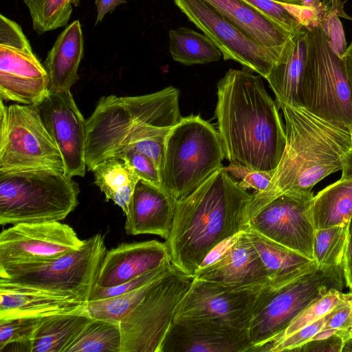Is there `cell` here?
I'll return each instance as SVG.
<instances>
[{"label":"cell","instance_id":"6da1fadb","mask_svg":"<svg viewBox=\"0 0 352 352\" xmlns=\"http://www.w3.org/2000/svg\"><path fill=\"white\" fill-rule=\"evenodd\" d=\"M252 72L230 69L217 82L218 133L230 164L272 172L285 150V127L262 76Z\"/></svg>","mask_w":352,"mask_h":352},{"label":"cell","instance_id":"7a4b0ae2","mask_svg":"<svg viewBox=\"0 0 352 352\" xmlns=\"http://www.w3.org/2000/svg\"><path fill=\"white\" fill-rule=\"evenodd\" d=\"M252 199V195L222 166L192 193L177 200L165 239L171 263L194 278L212 250L248 228Z\"/></svg>","mask_w":352,"mask_h":352},{"label":"cell","instance_id":"3957f363","mask_svg":"<svg viewBox=\"0 0 352 352\" xmlns=\"http://www.w3.org/2000/svg\"><path fill=\"white\" fill-rule=\"evenodd\" d=\"M286 144L267 188L252 194L250 219L282 194L310 200L313 188L342 170L352 148V131L344 124L322 118L302 105L283 104Z\"/></svg>","mask_w":352,"mask_h":352},{"label":"cell","instance_id":"277c9868","mask_svg":"<svg viewBox=\"0 0 352 352\" xmlns=\"http://www.w3.org/2000/svg\"><path fill=\"white\" fill-rule=\"evenodd\" d=\"M179 91L170 86L137 96H102L85 122L89 170L126 148L167 133L182 118Z\"/></svg>","mask_w":352,"mask_h":352},{"label":"cell","instance_id":"5b68a950","mask_svg":"<svg viewBox=\"0 0 352 352\" xmlns=\"http://www.w3.org/2000/svg\"><path fill=\"white\" fill-rule=\"evenodd\" d=\"M79 192L64 173L0 172V224L60 221L78 206Z\"/></svg>","mask_w":352,"mask_h":352},{"label":"cell","instance_id":"8992f818","mask_svg":"<svg viewBox=\"0 0 352 352\" xmlns=\"http://www.w3.org/2000/svg\"><path fill=\"white\" fill-rule=\"evenodd\" d=\"M225 157L218 131L199 115L182 117L166 140L161 187L179 200L195 190Z\"/></svg>","mask_w":352,"mask_h":352},{"label":"cell","instance_id":"52a82bcc","mask_svg":"<svg viewBox=\"0 0 352 352\" xmlns=\"http://www.w3.org/2000/svg\"><path fill=\"white\" fill-rule=\"evenodd\" d=\"M307 58L300 105L352 131V89L344 61L320 23L307 26Z\"/></svg>","mask_w":352,"mask_h":352},{"label":"cell","instance_id":"ba28073f","mask_svg":"<svg viewBox=\"0 0 352 352\" xmlns=\"http://www.w3.org/2000/svg\"><path fill=\"white\" fill-rule=\"evenodd\" d=\"M341 267H318L278 286L267 285L258 294L249 327L250 352L272 342L306 307L331 289H343Z\"/></svg>","mask_w":352,"mask_h":352},{"label":"cell","instance_id":"9c48e42d","mask_svg":"<svg viewBox=\"0 0 352 352\" xmlns=\"http://www.w3.org/2000/svg\"><path fill=\"white\" fill-rule=\"evenodd\" d=\"M0 172L52 170L65 173L60 152L41 118L38 105L0 100Z\"/></svg>","mask_w":352,"mask_h":352},{"label":"cell","instance_id":"30bf717a","mask_svg":"<svg viewBox=\"0 0 352 352\" xmlns=\"http://www.w3.org/2000/svg\"><path fill=\"white\" fill-rule=\"evenodd\" d=\"M107 251L104 237L96 234L53 260L0 270V283L71 293L87 303Z\"/></svg>","mask_w":352,"mask_h":352},{"label":"cell","instance_id":"8fae6325","mask_svg":"<svg viewBox=\"0 0 352 352\" xmlns=\"http://www.w3.org/2000/svg\"><path fill=\"white\" fill-rule=\"evenodd\" d=\"M192 279L173 265L152 282L143 298L120 323L121 352H160Z\"/></svg>","mask_w":352,"mask_h":352},{"label":"cell","instance_id":"7c38bea8","mask_svg":"<svg viewBox=\"0 0 352 352\" xmlns=\"http://www.w3.org/2000/svg\"><path fill=\"white\" fill-rule=\"evenodd\" d=\"M49 77L20 25L0 15V98L39 105L48 96Z\"/></svg>","mask_w":352,"mask_h":352},{"label":"cell","instance_id":"4fadbf2b","mask_svg":"<svg viewBox=\"0 0 352 352\" xmlns=\"http://www.w3.org/2000/svg\"><path fill=\"white\" fill-rule=\"evenodd\" d=\"M83 243L72 227L60 221L14 224L0 234V270L49 261Z\"/></svg>","mask_w":352,"mask_h":352},{"label":"cell","instance_id":"5bb4252c","mask_svg":"<svg viewBox=\"0 0 352 352\" xmlns=\"http://www.w3.org/2000/svg\"><path fill=\"white\" fill-rule=\"evenodd\" d=\"M174 2L214 43L225 60H234L243 68L265 78L278 60L279 56L256 43L203 0H174Z\"/></svg>","mask_w":352,"mask_h":352},{"label":"cell","instance_id":"9a60e30c","mask_svg":"<svg viewBox=\"0 0 352 352\" xmlns=\"http://www.w3.org/2000/svg\"><path fill=\"white\" fill-rule=\"evenodd\" d=\"M262 289L235 287L193 278L174 320H208L249 330L255 302Z\"/></svg>","mask_w":352,"mask_h":352},{"label":"cell","instance_id":"2e32d148","mask_svg":"<svg viewBox=\"0 0 352 352\" xmlns=\"http://www.w3.org/2000/svg\"><path fill=\"white\" fill-rule=\"evenodd\" d=\"M310 200L282 194L250 217L248 228L314 261L316 228Z\"/></svg>","mask_w":352,"mask_h":352},{"label":"cell","instance_id":"e0dca14e","mask_svg":"<svg viewBox=\"0 0 352 352\" xmlns=\"http://www.w3.org/2000/svg\"><path fill=\"white\" fill-rule=\"evenodd\" d=\"M204 260L194 276L201 280L240 287L262 289L270 285L268 273L245 231L223 241ZM213 251V250H212Z\"/></svg>","mask_w":352,"mask_h":352},{"label":"cell","instance_id":"ac0fdd59","mask_svg":"<svg viewBox=\"0 0 352 352\" xmlns=\"http://www.w3.org/2000/svg\"><path fill=\"white\" fill-rule=\"evenodd\" d=\"M43 122L58 146L71 177H83L85 162V122L70 91L50 92L38 105Z\"/></svg>","mask_w":352,"mask_h":352},{"label":"cell","instance_id":"d6986e66","mask_svg":"<svg viewBox=\"0 0 352 352\" xmlns=\"http://www.w3.org/2000/svg\"><path fill=\"white\" fill-rule=\"evenodd\" d=\"M249 330L202 320L175 319L160 352H250Z\"/></svg>","mask_w":352,"mask_h":352},{"label":"cell","instance_id":"ffe728a7","mask_svg":"<svg viewBox=\"0 0 352 352\" xmlns=\"http://www.w3.org/2000/svg\"><path fill=\"white\" fill-rule=\"evenodd\" d=\"M170 260L166 243L157 240L123 243L107 251L96 285L110 287L122 284Z\"/></svg>","mask_w":352,"mask_h":352},{"label":"cell","instance_id":"44dd1931","mask_svg":"<svg viewBox=\"0 0 352 352\" xmlns=\"http://www.w3.org/2000/svg\"><path fill=\"white\" fill-rule=\"evenodd\" d=\"M86 305L71 293L0 283V320L85 312Z\"/></svg>","mask_w":352,"mask_h":352},{"label":"cell","instance_id":"7402d4cb","mask_svg":"<svg viewBox=\"0 0 352 352\" xmlns=\"http://www.w3.org/2000/svg\"><path fill=\"white\" fill-rule=\"evenodd\" d=\"M176 201L162 187L140 180L125 215L126 233L155 234L166 239L172 227Z\"/></svg>","mask_w":352,"mask_h":352},{"label":"cell","instance_id":"603a6c76","mask_svg":"<svg viewBox=\"0 0 352 352\" xmlns=\"http://www.w3.org/2000/svg\"><path fill=\"white\" fill-rule=\"evenodd\" d=\"M258 45L280 56L292 34L242 0H203Z\"/></svg>","mask_w":352,"mask_h":352},{"label":"cell","instance_id":"cb8c5ba5","mask_svg":"<svg viewBox=\"0 0 352 352\" xmlns=\"http://www.w3.org/2000/svg\"><path fill=\"white\" fill-rule=\"evenodd\" d=\"M307 28L291 34L276 63L265 78L273 91L278 107L300 104L299 89L307 58Z\"/></svg>","mask_w":352,"mask_h":352},{"label":"cell","instance_id":"d4e9b609","mask_svg":"<svg viewBox=\"0 0 352 352\" xmlns=\"http://www.w3.org/2000/svg\"><path fill=\"white\" fill-rule=\"evenodd\" d=\"M83 52L82 32L80 21L76 20L57 37L45 60L50 92L70 91L78 80V69Z\"/></svg>","mask_w":352,"mask_h":352},{"label":"cell","instance_id":"484cf974","mask_svg":"<svg viewBox=\"0 0 352 352\" xmlns=\"http://www.w3.org/2000/svg\"><path fill=\"white\" fill-rule=\"evenodd\" d=\"M245 232L268 273L270 285L285 284L318 268L314 261L271 241L250 228Z\"/></svg>","mask_w":352,"mask_h":352},{"label":"cell","instance_id":"4316f807","mask_svg":"<svg viewBox=\"0 0 352 352\" xmlns=\"http://www.w3.org/2000/svg\"><path fill=\"white\" fill-rule=\"evenodd\" d=\"M92 320L85 312L42 317L30 340V352H65Z\"/></svg>","mask_w":352,"mask_h":352},{"label":"cell","instance_id":"83f0119b","mask_svg":"<svg viewBox=\"0 0 352 352\" xmlns=\"http://www.w3.org/2000/svg\"><path fill=\"white\" fill-rule=\"evenodd\" d=\"M316 229L352 221V179H340L329 184L310 200Z\"/></svg>","mask_w":352,"mask_h":352},{"label":"cell","instance_id":"f1b7e54d","mask_svg":"<svg viewBox=\"0 0 352 352\" xmlns=\"http://www.w3.org/2000/svg\"><path fill=\"white\" fill-rule=\"evenodd\" d=\"M92 171L94 182L104 194L106 201L111 200L126 215L140 181L133 170L122 159L111 157L98 164Z\"/></svg>","mask_w":352,"mask_h":352},{"label":"cell","instance_id":"f546056e","mask_svg":"<svg viewBox=\"0 0 352 352\" xmlns=\"http://www.w3.org/2000/svg\"><path fill=\"white\" fill-rule=\"evenodd\" d=\"M173 59L185 65L206 64L220 60L221 52L204 34L179 27L168 32Z\"/></svg>","mask_w":352,"mask_h":352},{"label":"cell","instance_id":"4dcf8cb0","mask_svg":"<svg viewBox=\"0 0 352 352\" xmlns=\"http://www.w3.org/2000/svg\"><path fill=\"white\" fill-rule=\"evenodd\" d=\"M119 324L92 318L65 352H121Z\"/></svg>","mask_w":352,"mask_h":352},{"label":"cell","instance_id":"1f68e13d","mask_svg":"<svg viewBox=\"0 0 352 352\" xmlns=\"http://www.w3.org/2000/svg\"><path fill=\"white\" fill-rule=\"evenodd\" d=\"M351 221L331 227L316 229L314 260L318 267H341L348 249Z\"/></svg>","mask_w":352,"mask_h":352},{"label":"cell","instance_id":"d6a6232c","mask_svg":"<svg viewBox=\"0 0 352 352\" xmlns=\"http://www.w3.org/2000/svg\"><path fill=\"white\" fill-rule=\"evenodd\" d=\"M32 21L34 30L38 34L66 27L72 13V6L80 0H23Z\"/></svg>","mask_w":352,"mask_h":352},{"label":"cell","instance_id":"836d02e7","mask_svg":"<svg viewBox=\"0 0 352 352\" xmlns=\"http://www.w3.org/2000/svg\"><path fill=\"white\" fill-rule=\"evenodd\" d=\"M153 281L127 293L102 300H90L87 303L85 313L91 318L102 319L120 324L122 320L143 298Z\"/></svg>","mask_w":352,"mask_h":352},{"label":"cell","instance_id":"e575fe53","mask_svg":"<svg viewBox=\"0 0 352 352\" xmlns=\"http://www.w3.org/2000/svg\"><path fill=\"white\" fill-rule=\"evenodd\" d=\"M348 293L331 289L327 294L316 299L300 311L285 329L273 340L289 336L306 326L327 315L335 307L344 300ZM272 340V341H273Z\"/></svg>","mask_w":352,"mask_h":352},{"label":"cell","instance_id":"d590c367","mask_svg":"<svg viewBox=\"0 0 352 352\" xmlns=\"http://www.w3.org/2000/svg\"><path fill=\"white\" fill-rule=\"evenodd\" d=\"M41 318L23 317L0 320V351L13 343L29 344Z\"/></svg>","mask_w":352,"mask_h":352},{"label":"cell","instance_id":"8d00e7d4","mask_svg":"<svg viewBox=\"0 0 352 352\" xmlns=\"http://www.w3.org/2000/svg\"><path fill=\"white\" fill-rule=\"evenodd\" d=\"M173 266L170 261H168L158 267L122 284L110 287H102L96 285L91 292L89 301L102 300L133 291L162 276Z\"/></svg>","mask_w":352,"mask_h":352},{"label":"cell","instance_id":"74e56055","mask_svg":"<svg viewBox=\"0 0 352 352\" xmlns=\"http://www.w3.org/2000/svg\"><path fill=\"white\" fill-rule=\"evenodd\" d=\"M293 34L302 25L292 8L274 0H242Z\"/></svg>","mask_w":352,"mask_h":352},{"label":"cell","instance_id":"f35d334b","mask_svg":"<svg viewBox=\"0 0 352 352\" xmlns=\"http://www.w3.org/2000/svg\"><path fill=\"white\" fill-rule=\"evenodd\" d=\"M326 316L289 336L274 340L266 344L259 349L258 352L295 351L298 348L309 342L323 329Z\"/></svg>","mask_w":352,"mask_h":352},{"label":"cell","instance_id":"ab89813d","mask_svg":"<svg viewBox=\"0 0 352 352\" xmlns=\"http://www.w3.org/2000/svg\"><path fill=\"white\" fill-rule=\"evenodd\" d=\"M112 157L124 160L133 170L140 180L161 187L159 170L152 160L144 153L133 148H126Z\"/></svg>","mask_w":352,"mask_h":352},{"label":"cell","instance_id":"60d3db41","mask_svg":"<svg viewBox=\"0 0 352 352\" xmlns=\"http://www.w3.org/2000/svg\"><path fill=\"white\" fill-rule=\"evenodd\" d=\"M328 329L351 334L352 292H349L347 297L326 316V322L322 330Z\"/></svg>","mask_w":352,"mask_h":352},{"label":"cell","instance_id":"b9f144b4","mask_svg":"<svg viewBox=\"0 0 352 352\" xmlns=\"http://www.w3.org/2000/svg\"><path fill=\"white\" fill-rule=\"evenodd\" d=\"M351 337L349 332L337 331L333 336L320 340H310L295 351H328L341 352L345 341Z\"/></svg>","mask_w":352,"mask_h":352},{"label":"cell","instance_id":"7bdbcfd3","mask_svg":"<svg viewBox=\"0 0 352 352\" xmlns=\"http://www.w3.org/2000/svg\"><path fill=\"white\" fill-rule=\"evenodd\" d=\"M274 171L266 172L248 169L239 182V184L245 190L252 188L256 190L255 192H261L270 185Z\"/></svg>","mask_w":352,"mask_h":352},{"label":"cell","instance_id":"ee69618b","mask_svg":"<svg viewBox=\"0 0 352 352\" xmlns=\"http://www.w3.org/2000/svg\"><path fill=\"white\" fill-rule=\"evenodd\" d=\"M329 3L327 0H302L301 8L313 11L320 23L324 25L331 13L336 14L333 10V6H329Z\"/></svg>","mask_w":352,"mask_h":352},{"label":"cell","instance_id":"f6af8a7d","mask_svg":"<svg viewBox=\"0 0 352 352\" xmlns=\"http://www.w3.org/2000/svg\"><path fill=\"white\" fill-rule=\"evenodd\" d=\"M345 285L352 292V221L351 224L350 239L346 256L342 265Z\"/></svg>","mask_w":352,"mask_h":352},{"label":"cell","instance_id":"bcb514c9","mask_svg":"<svg viewBox=\"0 0 352 352\" xmlns=\"http://www.w3.org/2000/svg\"><path fill=\"white\" fill-rule=\"evenodd\" d=\"M97 8L96 25L101 22L105 14L112 12L119 5L126 3V0H95Z\"/></svg>","mask_w":352,"mask_h":352},{"label":"cell","instance_id":"7dc6e473","mask_svg":"<svg viewBox=\"0 0 352 352\" xmlns=\"http://www.w3.org/2000/svg\"><path fill=\"white\" fill-rule=\"evenodd\" d=\"M347 77L352 89V41L342 55Z\"/></svg>","mask_w":352,"mask_h":352},{"label":"cell","instance_id":"c3c4849f","mask_svg":"<svg viewBox=\"0 0 352 352\" xmlns=\"http://www.w3.org/2000/svg\"><path fill=\"white\" fill-rule=\"evenodd\" d=\"M341 171V179H352V148L345 156Z\"/></svg>","mask_w":352,"mask_h":352},{"label":"cell","instance_id":"681fc988","mask_svg":"<svg viewBox=\"0 0 352 352\" xmlns=\"http://www.w3.org/2000/svg\"><path fill=\"white\" fill-rule=\"evenodd\" d=\"M280 3L285 4L289 7L301 8L302 0H274Z\"/></svg>","mask_w":352,"mask_h":352},{"label":"cell","instance_id":"f907efd6","mask_svg":"<svg viewBox=\"0 0 352 352\" xmlns=\"http://www.w3.org/2000/svg\"><path fill=\"white\" fill-rule=\"evenodd\" d=\"M342 351L352 352V337L345 341Z\"/></svg>","mask_w":352,"mask_h":352},{"label":"cell","instance_id":"816d5d0a","mask_svg":"<svg viewBox=\"0 0 352 352\" xmlns=\"http://www.w3.org/2000/svg\"><path fill=\"white\" fill-rule=\"evenodd\" d=\"M351 337H352V329H351Z\"/></svg>","mask_w":352,"mask_h":352}]
</instances>
